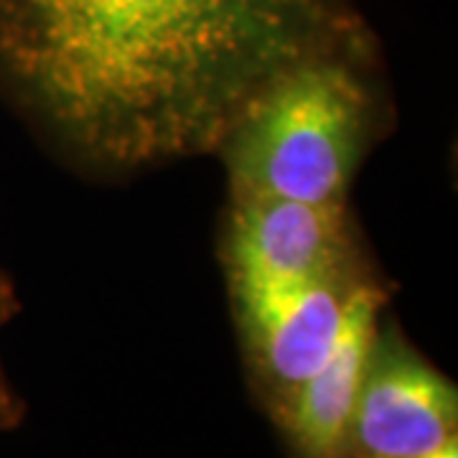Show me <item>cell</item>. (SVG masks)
<instances>
[{
	"instance_id": "cell-4",
	"label": "cell",
	"mask_w": 458,
	"mask_h": 458,
	"mask_svg": "<svg viewBox=\"0 0 458 458\" xmlns=\"http://www.w3.org/2000/svg\"><path fill=\"white\" fill-rule=\"evenodd\" d=\"M456 385L394 327L377 328L342 458H405L456 441Z\"/></svg>"
},
{
	"instance_id": "cell-1",
	"label": "cell",
	"mask_w": 458,
	"mask_h": 458,
	"mask_svg": "<svg viewBox=\"0 0 458 458\" xmlns=\"http://www.w3.org/2000/svg\"><path fill=\"white\" fill-rule=\"evenodd\" d=\"M367 33L349 0H0V89L99 174L214 153L285 66Z\"/></svg>"
},
{
	"instance_id": "cell-6",
	"label": "cell",
	"mask_w": 458,
	"mask_h": 458,
	"mask_svg": "<svg viewBox=\"0 0 458 458\" xmlns=\"http://www.w3.org/2000/svg\"><path fill=\"white\" fill-rule=\"evenodd\" d=\"M385 306V288L375 280H361L344 306L328 354L278 418L298 458H342L349 418Z\"/></svg>"
},
{
	"instance_id": "cell-3",
	"label": "cell",
	"mask_w": 458,
	"mask_h": 458,
	"mask_svg": "<svg viewBox=\"0 0 458 458\" xmlns=\"http://www.w3.org/2000/svg\"><path fill=\"white\" fill-rule=\"evenodd\" d=\"M227 278L250 375L278 423L298 387L328 354L344 306L367 276L360 267L313 278Z\"/></svg>"
},
{
	"instance_id": "cell-8",
	"label": "cell",
	"mask_w": 458,
	"mask_h": 458,
	"mask_svg": "<svg viewBox=\"0 0 458 458\" xmlns=\"http://www.w3.org/2000/svg\"><path fill=\"white\" fill-rule=\"evenodd\" d=\"M405 458H458V441H451L430 451V454H418V456H405Z\"/></svg>"
},
{
	"instance_id": "cell-7",
	"label": "cell",
	"mask_w": 458,
	"mask_h": 458,
	"mask_svg": "<svg viewBox=\"0 0 458 458\" xmlns=\"http://www.w3.org/2000/svg\"><path fill=\"white\" fill-rule=\"evenodd\" d=\"M18 313H21V301L16 295V285L0 270V328ZM23 418H26V403L11 387L0 361V430H13L23 423Z\"/></svg>"
},
{
	"instance_id": "cell-2",
	"label": "cell",
	"mask_w": 458,
	"mask_h": 458,
	"mask_svg": "<svg viewBox=\"0 0 458 458\" xmlns=\"http://www.w3.org/2000/svg\"><path fill=\"white\" fill-rule=\"evenodd\" d=\"M361 33L285 66L247 99L216 153L232 194L342 207L375 128Z\"/></svg>"
},
{
	"instance_id": "cell-5",
	"label": "cell",
	"mask_w": 458,
	"mask_h": 458,
	"mask_svg": "<svg viewBox=\"0 0 458 458\" xmlns=\"http://www.w3.org/2000/svg\"><path fill=\"white\" fill-rule=\"evenodd\" d=\"M222 250L227 276L313 278L360 270L346 204L232 194Z\"/></svg>"
}]
</instances>
